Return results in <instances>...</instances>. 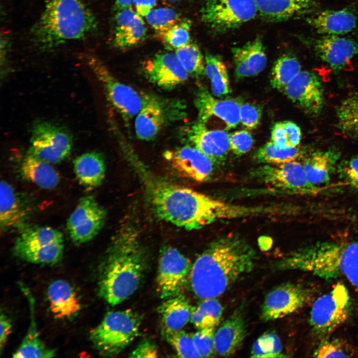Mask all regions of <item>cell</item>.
Returning a JSON list of instances; mask_svg holds the SVG:
<instances>
[{
    "label": "cell",
    "mask_w": 358,
    "mask_h": 358,
    "mask_svg": "<svg viewBox=\"0 0 358 358\" xmlns=\"http://www.w3.org/2000/svg\"><path fill=\"white\" fill-rule=\"evenodd\" d=\"M120 148L139 179L152 211L162 220L193 230L218 221L251 218L259 214L257 205L225 202L177 184L154 173L127 141Z\"/></svg>",
    "instance_id": "obj_1"
},
{
    "label": "cell",
    "mask_w": 358,
    "mask_h": 358,
    "mask_svg": "<svg viewBox=\"0 0 358 358\" xmlns=\"http://www.w3.org/2000/svg\"><path fill=\"white\" fill-rule=\"evenodd\" d=\"M257 253L239 235L222 236L212 242L192 264L190 288L201 299L216 298L254 268Z\"/></svg>",
    "instance_id": "obj_2"
},
{
    "label": "cell",
    "mask_w": 358,
    "mask_h": 358,
    "mask_svg": "<svg viewBox=\"0 0 358 358\" xmlns=\"http://www.w3.org/2000/svg\"><path fill=\"white\" fill-rule=\"evenodd\" d=\"M147 266L139 227L135 219L128 216L120 225L102 264L99 295L112 306L120 303L137 289Z\"/></svg>",
    "instance_id": "obj_3"
},
{
    "label": "cell",
    "mask_w": 358,
    "mask_h": 358,
    "mask_svg": "<svg viewBox=\"0 0 358 358\" xmlns=\"http://www.w3.org/2000/svg\"><path fill=\"white\" fill-rule=\"evenodd\" d=\"M273 267L326 280L344 278L358 287V242H326L299 248L283 256Z\"/></svg>",
    "instance_id": "obj_4"
},
{
    "label": "cell",
    "mask_w": 358,
    "mask_h": 358,
    "mask_svg": "<svg viewBox=\"0 0 358 358\" xmlns=\"http://www.w3.org/2000/svg\"><path fill=\"white\" fill-rule=\"evenodd\" d=\"M96 25L83 0H49L33 28L36 42L52 48L89 35Z\"/></svg>",
    "instance_id": "obj_5"
},
{
    "label": "cell",
    "mask_w": 358,
    "mask_h": 358,
    "mask_svg": "<svg viewBox=\"0 0 358 358\" xmlns=\"http://www.w3.org/2000/svg\"><path fill=\"white\" fill-rule=\"evenodd\" d=\"M141 320L140 315L131 309L109 312L90 331V339L102 356H115L137 337Z\"/></svg>",
    "instance_id": "obj_6"
},
{
    "label": "cell",
    "mask_w": 358,
    "mask_h": 358,
    "mask_svg": "<svg viewBox=\"0 0 358 358\" xmlns=\"http://www.w3.org/2000/svg\"><path fill=\"white\" fill-rule=\"evenodd\" d=\"M64 239L59 230L49 226L25 228L17 237L14 254L27 262L53 264L62 258Z\"/></svg>",
    "instance_id": "obj_7"
},
{
    "label": "cell",
    "mask_w": 358,
    "mask_h": 358,
    "mask_svg": "<svg viewBox=\"0 0 358 358\" xmlns=\"http://www.w3.org/2000/svg\"><path fill=\"white\" fill-rule=\"evenodd\" d=\"M187 115L183 100L148 93L142 108L136 116L135 130L139 139H154L166 127L183 119Z\"/></svg>",
    "instance_id": "obj_8"
},
{
    "label": "cell",
    "mask_w": 358,
    "mask_h": 358,
    "mask_svg": "<svg viewBox=\"0 0 358 358\" xmlns=\"http://www.w3.org/2000/svg\"><path fill=\"white\" fill-rule=\"evenodd\" d=\"M86 60L102 86L107 99L128 125L142 108L148 93L140 92L120 81L95 57L88 56Z\"/></svg>",
    "instance_id": "obj_9"
},
{
    "label": "cell",
    "mask_w": 358,
    "mask_h": 358,
    "mask_svg": "<svg viewBox=\"0 0 358 358\" xmlns=\"http://www.w3.org/2000/svg\"><path fill=\"white\" fill-rule=\"evenodd\" d=\"M250 180L286 194L314 192L316 187L308 181L302 164L296 160L280 164H264L252 169Z\"/></svg>",
    "instance_id": "obj_10"
},
{
    "label": "cell",
    "mask_w": 358,
    "mask_h": 358,
    "mask_svg": "<svg viewBox=\"0 0 358 358\" xmlns=\"http://www.w3.org/2000/svg\"><path fill=\"white\" fill-rule=\"evenodd\" d=\"M350 297L342 283L334 285L330 292L321 295L313 302L310 313V326L317 335L329 336L348 319Z\"/></svg>",
    "instance_id": "obj_11"
},
{
    "label": "cell",
    "mask_w": 358,
    "mask_h": 358,
    "mask_svg": "<svg viewBox=\"0 0 358 358\" xmlns=\"http://www.w3.org/2000/svg\"><path fill=\"white\" fill-rule=\"evenodd\" d=\"M258 13L255 0H205L201 17L213 31L223 33L239 27Z\"/></svg>",
    "instance_id": "obj_12"
},
{
    "label": "cell",
    "mask_w": 358,
    "mask_h": 358,
    "mask_svg": "<svg viewBox=\"0 0 358 358\" xmlns=\"http://www.w3.org/2000/svg\"><path fill=\"white\" fill-rule=\"evenodd\" d=\"M72 145V136L64 128L44 120L33 124L29 153L36 158L51 164L60 163L69 156Z\"/></svg>",
    "instance_id": "obj_13"
},
{
    "label": "cell",
    "mask_w": 358,
    "mask_h": 358,
    "mask_svg": "<svg viewBox=\"0 0 358 358\" xmlns=\"http://www.w3.org/2000/svg\"><path fill=\"white\" fill-rule=\"evenodd\" d=\"M192 264L177 249L171 246L161 251L156 278L161 297L168 298L180 294L188 280Z\"/></svg>",
    "instance_id": "obj_14"
},
{
    "label": "cell",
    "mask_w": 358,
    "mask_h": 358,
    "mask_svg": "<svg viewBox=\"0 0 358 358\" xmlns=\"http://www.w3.org/2000/svg\"><path fill=\"white\" fill-rule=\"evenodd\" d=\"M194 104L198 120L206 126L212 123L211 129L227 131L240 123L241 103L232 99H216L204 87H199L195 91Z\"/></svg>",
    "instance_id": "obj_15"
},
{
    "label": "cell",
    "mask_w": 358,
    "mask_h": 358,
    "mask_svg": "<svg viewBox=\"0 0 358 358\" xmlns=\"http://www.w3.org/2000/svg\"><path fill=\"white\" fill-rule=\"evenodd\" d=\"M311 289L302 284L285 283L271 289L263 302L261 318L273 321L287 316L302 308L312 297Z\"/></svg>",
    "instance_id": "obj_16"
},
{
    "label": "cell",
    "mask_w": 358,
    "mask_h": 358,
    "mask_svg": "<svg viewBox=\"0 0 358 358\" xmlns=\"http://www.w3.org/2000/svg\"><path fill=\"white\" fill-rule=\"evenodd\" d=\"M106 212L92 195L80 199L67 222V230L72 241L81 244L91 241L102 228Z\"/></svg>",
    "instance_id": "obj_17"
},
{
    "label": "cell",
    "mask_w": 358,
    "mask_h": 358,
    "mask_svg": "<svg viewBox=\"0 0 358 358\" xmlns=\"http://www.w3.org/2000/svg\"><path fill=\"white\" fill-rule=\"evenodd\" d=\"M163 158L178 175L195 182L207 181L214 173L215 163L199 150L187 144L165 151Z\"/></svg>",
    "instance_id": "obj_18"
},
{
    "label": "cell",
    "mask_w": 358,
    "mask_h": 358,
    "mask_svg": "<svg viewBox=\"0 0 358 358\" xmlns=\"http://www.w3.org/2000/svg\"><path fill=\"white\" fill-rule=\"evenodd\" d=\"M180 135L186 144L208 156L215 165L222 164L230 150L229 134L226 131L211 129L198 120L184 126Z\"/></svg>",
    "instance_id": "obj_19"
},
{
    "label": "cell",
    "mask_w": 358,
    "mask_h": 358,
    "mask_svg": "<svg viewBox=\"0 0 358 358\" xmlns=\"http://www.w3.org/2000/svg\"><path fill=\"white\" fill-rule=\"evenodd\" d=\"M143 76L151 83L172 90L184 83L189 76L175 53L163 52L144 62Z\"/></svg>",
    "instance_id": "obj_20"
},
{
    "label": "cell",
    "mask_w": 358,
    "mask_h": 358,
    "mask_svg": "<svg viewBox=\"0 0 358 358\" xmlns=\"http://www.w3.org/2000/svg\"><path fill=\"white\" fill-rule=\"evenodd\" d=\"M283 91L293 103L309 114L316 115L321 111L324 103L322 86L313 73L301 70Z\"/></svg>",
    "instance_id": "obj_21"
},
{
    "label": "cell",
    "mask_w": 358,
    "mask_h": 358,
    "mask_svg": "<svg viewBox=\"0 0 358 358\" xmlns=\"http://www.w3.org/2000/svg\"><path fill=\"white\" fill-rule=\"evenodd\" d=\"M311 44L316 54L334 70L342 69L358 52L354 40L339 36L325 35Z\"/></svg>",
    "instance_id": "obj_22"
},
{
    "label": "cell",
    "mask_w": 358,
    "mask_h": 358,
    "mask_svg": "<svg viewBox=\"0 0 358 358\" xmlns=\"http://www.w3.org/2000/svg\"><path fill=\"white\" fill-rule=\"evenodd\" d=\"M247 334V322L241 306L235 310L215 331L216 353L222 357L233 355L241 347Z\"/></svg>",
    "instance_id": "obj_23"
},
{
    "label": "cell",
    "mask_w": 358,
    "mask_h": 358,
    "mask_svg": "<svg viewBox=\"0 0 358 358\" xmlns=\"http://www.w3.org/2000/svg\"><path fill=\"white\" fill-rule=\"evenodd\" d=\"M235 74L238 78L256 76L266 67L267 62L261 37L257 36L241 46L232 49Z\"/></svg>",
    "instance_id": "obj_24"
},
{
    "label": "cell",
    "mask_w": 358,
    "mask_h": 358,
    "mask_svg": "<svg viewBox=\"0 0 358 358\" xmlns=\"http://www.w3.org/2000/svg\"><path fill=\"white\" fill-rule=\"evenodd\" d=\"M258 12L269 22H280L302 16L314 10L315 0H255Z\"/></svg>",
    "instance_id": "obj_25"
},
{
    "label": "cell",
    "mask_w": 358,
    "mask_h": 358,
    "mask_svg": "<svg viewBox=\"0 0 358 358\" xmlns=\"http://www.w3.org/2000/svg\"><path fill=\"white\" fill-rule=\"evenodd\" d=\"M146 32L144 21L131 7L118 10L114 39L116 47L123 49L133 46L143 39Z\"/></svg>",
    "instance_id": "obj_26"
},
{
    "label": "cell",
    "mask_w": 358,
    "mask_h": 358,
    "mask_svg": "<svg viewBox=\"0 0 358 358\" xmlns=\"http://www.w3.org/2000/svg\"><path fill=\"white\" fill-rule=\"evenodd\" d=\"M306 20L319 33L326 35L345 34L352 31L357 25L356 15L346 9L324 10Z\"/></svg>",
    "instance_id": "obj_27"
},
{
    "label": "cell",
    "mask_w": 358,
    "mask_h": 358,
    "mask_svg": "<svg viewBox=\"0 0 358 358\" xmlns=\"http://www.w3.org/2000/svg\"><path fill=\"white\" fill-rule=\"evenodd\" d=\"M47 294L50 309L57 318H71L81 309L75 290L65 280L58 279L52 282L48 286Z\"/></svg>",
    "instance_id": "obj_28"
},
{
    "label": "cell",
    "mask_w": 358,
    "mask_h": 358,
    "mask_svg": "<svg viewBox=\"0 0 358 358\" xmlns=\"http://www.w3.org/2000/svg\"><path fill=\"white\" fill-rule=\"evenodd\" d=\"M21 290L28 299L30 322L27 332L19 347L13 354V358H52L55 351L48 347L39 336L34 316V299L31 292L24 285H20Z\"/></svg>",
    "instance_id": "obj_29"
},
{
    "label": "cell",
    "mask_w": 358,
    "mask_h": 358,
    "mask_svg": "<svg viewBox=\"0 0 358 358\" xmlns=\"http://www.w3.org/2000/svg\"><path fill=\"white\" fill-rule=\"evenodd\" d=\"M191 308L188 299L181 293L166 298L157 309L163 332L181 330L190 320Z\"/></svg>",
    "instance_id": "obj_30"
},
{
    "label": "cell",
    "mask_w": 358,
    "mask_h": 358,
    "mask_svg": "<svg viewBox=\"0 0 358 358\" xmlns=\"http://www.w3.org/2000/svg\"><path fill=\"white\" fill-rule=\"evenodd\" d=\"M74 171L82 185L90 189L95 188L102 183L105 176L103 157L97 152L84 153L75 159Z\"/></svg>",
    "instance_id": "obj_31"
},
{
    "label": "cell",
    "mask_w": 358,
    "mask_h": 358,
    "mask_svg": "<svg viewBox=\"0 0 358 358\" xmlns=\"http://www.w3.org/2000/svg\"><path fill=\"white\" fill-rule=\"evenodd\" d=\"M21 177L25 180L44 189L55 188L59 183V174L51 164L29 153L19 167Z\"/></svg>",
    "instance_id": "obj_32"
},
{
    "label": "cell",
    "mask_w": 358,
    "mask_h": 358,
    "mask_svg": "<svg viewBox=\"0 0 358 358\" xmlns=\"http://www.w3.org/2000/svg\"><path fill=\"white\" fill-rule=\"evenodd\" d=\"M339 155L334 150L315 152L301 163L309 183L317 187L328 183Z\"/></svg>",
    "instance_id": "obj_33"
},
{
    "label": "cell",
    "mask_w": 358,
    "mask_h": 358,
    "mask_svg": "<svg viewBox=\"0 0 358 358\" xmlns=\"http://www.w3.org/2000/svg\"><path fill=\"white\" fill-rule=\"evenodd\" d=\"M25 212L13 188L7 181L0 185V227L5 232L21 225L24 221Z\"/></svg>",
    "instance_id": "obj_34"
},
{
    "label": "cell",
    "mask_w": 358,
    "mask_h": 358,
    "mask_svg": "<svg viewBox=\"0 0 358 358\" xmlns=\"http://www.w3.org/2000/svg\"><path fill=\"white\" fill-rule=\"evenodd\" d=\"M223 308L216 298L202 299L191 308L190 320L198 330L215 328L220 322Z\"/></svg>",
    "instance_id": "obj_35"
},
{
    "label": "cell",
    "mask_w": 358,
    "mask_h": 358,
    "mask_svg": "<svg viewBox=\"0 0 358 358\" xmlns=\"http://www.w3.org/2000/svg\"><path fill=\"white\" fill-rule=\"evenodd\" d=\"M205 74L210 81L212 94L221 96L231 92L227 68L218 56L206 54L205 56Z\"/></svg>",
    "instance_id": "obj_36"
},
{
    "label": "cell",
    "mask_w": 358,
    "mask_h": 358,
    "mask_svg": "<svg viewBox=\"0 0 358 358\" xmlns=\"http://www.w3.org/2000/svg\"><path fill=\"white\" fill-rule=\"evenodd\" d=\"M300 71V64L295 57L283 55L276 60L272 67L270 85L273 88L283 91L286 86Z\"/></svg>",
    "instance_id": "obj_37"
},
{
    "label": "cell",
    "mask_w": 358,
    "mask_h": 358,
    "mask_svg": "<svg viewBox=\"0 0 358 358\" xmlns=\"http://www.w3.org/2000/svg\"><path fill=\"white\" fill-rule=\"evenodd\" d=\"M337 115L341 131L358 141V94L344 99L338 106Z\"/></svg>",
    "instance_id": "obj_38"
},
{
    "label": "cell",
    "mask_w": 358,
    "mask_h": 358,
    "mask_svg": "<svg viewBox=\"0 0 358 358\" xmlns=\"http://www.w3.org/2000/svg\"><path fill=\"white\" fill-rule=\"evenodd\" d=\"M175 54L189 76L198 78L206 74L205 59L196 44L189 43L177 49Z\"/></svg>",
    "instance_id": "obj_39"
},
{
    "label": "cell",
    "mask_w": 358,
    "mask_h": 358,
    "mask_svg": "<svg viewBox=\"0 0 358 358\" xmlns=\"http://www.w3.org/2000/svg\"><path fill=\"white\" fill-rule=\"evenodd\" d=\"M300 154L299 146L282 148L270 141L258 150L255 159L263 164H280L295 160Z\"/></svg>",
    "instance_id": "obj_40"
},
{
    "label": "cell",
    "mask_w": 358,
    "mask_h": 358,
    "mask_svg": "<svg viewBox=\"0 0 358 358\" xmlns=\"http://www.w3.org/2000/svg\"><path fill=\"white\" fill-rule=\"evenodd\" d=\"M300 128L290 121L278 122L271 131V141L282 148L298 146L301 140Z\"/></svg>",
    "instance_id": "obj_41"
},
{
    "label": "cell",
    "mask_w": 358,
    "mask_h": 358,
    "mask_svg": "<svg viewBox=\"0 0 358 358\" xmlns=\"http://www.w3.org/2000/svg\"><path fill=\"white\" fill-rule=\"evenodd\" d=\"M282 345L278 336L273 332H267L260 336L253 344L252 358L283 357Z\"/></svg>",
    "instance_id": "obj_42"
},
{
    "label": "cell",
    "mask_w": 358,
    "mask_h": 358,
    "mask_svg": "<svg viewBox=\"0 0 358 358\" xmlns=\"http://www.w3.org/2000/svg\"><path fill=\"white\" fill-rule=\"evenodd\" d=\"M190 23L186 20L180 21L158 32V36L162 42L172 49H178L189 43Z\"/></svg>",
    "instance_id": "obj_43"
},
{
    "label": "cell",
    "mask_w": 358,
    "mask_h": 358,
    "mask_svg": "<svg viewBox=\"0 0 358 358\" xmlns=\"http://www.w3.org/2000/svg\"><path fill=\"white\" fill-rule=\"evenodd\" d=\"M165 338L181 358H200L192 336L180 330L176 332H163Z\"/></svg>",
    "instance_id": "obj_44"
},
{
    "label": "cell",
    "mask_w": 358,
    "mask_h": 358,
    "mask_svg": "<svg viewBox=\"0 0 358 358\" xmlns=\"http://www.w3.org/2000/svg\"><path fill=\"white\" fill-rule=\"evenodd\" d=\"M354 349L339 340H325L313 353L315 358H348L355 356Z\"/></svg>",
    "instance_id": "obj_45"
},
{
    "label": "cell",
    "mask_w": 358,
    "mask_h": 358,
    "mask_svg": "<svg viewBox=\"0 0 358 358\" xmlns=\"http://www.w3.org/2000/svg\"><path fill=\"white\" fill-rule=\"evenodd\" d=\"M145 17L148 24L157 32L181 20L179 14L174 9L168 7L152 9Z\"/></svg>",
    "instance_id": "obj_46"
},
{
    "label": "cell",
    "mask_w": 358,
    "mask_h": 358,
    "mask_svg": "<svg viewBox=\"0 0 358 358\" xmlns=\"http://www.w3.org/2000/svg\"><path fill=\"white\" fill-rule=\"evenodd\" d=\"M215 328L198 330L192 337L200 358L212 357L215 354Z\"/></svg>",
    "instance_id": "obj_47"
},
{
    "label": "cell",
    "mask_w": 358,
    "mask_h": 358,
    "mask_svg": "<svg viewBox=\"0 0 358 358\" xmlns=\"http://www.w3.org/2000/svg\"><path fill=\"white\" fill-rule=\"evenodd\" d=\"M254 140L247 130L237 131L229 135L230 150L237 156L249 152L252 148Z\"/></svg>",
    "instance_id": "obj_48"
},
{
    "label": "cell",
    "mask_w": 358,
    "mask_h": 358,
    "mask_svg": "<svg viewBox=\"0 0 358 358\" xmlns=\"http://www.w3.org/2000/svg\"><path fill=\"white\" fill-rule=\"evenodd\" d=\"M262 110L259 106L251 103L241 104L239 111L240 123L249 130L257 127L260 123Z\"/></svg>",
    "instance_id": "obj_49"
},
{
    "label": "cell",
    "mask_w": 358,
    "mask_h": 358,
    "mask_svg": "<svg viewBox=\"0 0 358 358\" xmlns=\"http://www.w3.org/2000/svg\"><path fill=\"white\" fill-rule=\"evenodd\" d=\"M158 350L155 344L148 340L141 342L129 356L131 358H157Z\"/></svg>",
    "instance_id": "obj_50"
},
{
    "label": "cell",
    "mask_w": 358,
    "mask_h": 358,
    "mask_svg": "<svg viewBox=\"0 0 358 358\" xmlns=\"http://www.w3.org/2000/svg\"><path fill=\"white\" fill-rule=\"evenodd\" d=\"M341 173L346 183L358 188V158H354L345 163Z\"/></svg>",
    "instance_id": "obj_51"
},
{
    "label": "cell",
    "mask_w": 358,
    "mask_h": 358,
    "mask_svg": "<svg viewBox=\"0 0 358 358\" xmlns=\"http://www.w3.org/2000/svg\"><path fill=\"white\" fill-rule=\"evenodd\" d=\"M0 353L3 350V346L6 342L7 339L11 331V322L7 316L2 312L0 317Z\"/></svg>",
    "instance_id": "obj_52"
},
{
    "label": "cell",
    "mask_w": 358,
    "mask_h": 358,
    "mask_svg": "<svg viewBox=\"0 0 358 358\" xmlns=\"http://www.w3.org/2000/svg\"><path fill=\"white\" fill-rule=\"evenodd\" d=\"M157 0H135L136 12L140 15L146 16L155 5Z\"/></svg>",
    "instance_id": "obj_53"
},
{
    "label": "cell",
    "mask_w": 358,
    "mask_h": 358,
    "mask_svg": "<svg viewBox=\"0 0 358 358\" xmlns=\"http://www.w3.org/2000/svg\"><path fill=\"white\" fill-rule=\"evenodd\" d=\"M135 0H115V7L118 10L131 7Z\"/></svg>",
    "instance_id": "obj_54"
},
{
    "label": "cell",
    "mask_w": 358,
    "mask_h": 358,
    "mask_svg": "<svg viewBox=\"0 0 358 358\" xmlns=\"http://www.w3.org/2000/svg\"></svg>",
    "instance_id": "obj_55"
}]
</instances>
